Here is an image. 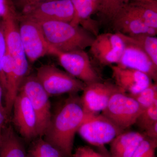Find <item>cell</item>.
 Listing matches in <instances>:
<instances>
[{
    "mask_svg": "<svg viewBox=\"0 0 157 157\" xmlns=\"http://www.w3.org/2000/svg\"><path fill=\"white\" fill-rule=\"evenodd\" d=\"M71 95L52 114L43 137L65 157H72L74 138L78 129L87 118L80 98Z\"/></svg>",
    "mask_w": 157,
    "mask_h": 157,
    "instance_id": "6da1fadb",
    "label": "cell"
},
{
    "mask_svg": "<svg viewBox=\"0 0 157 157\" xmlns=\"http://www.w3.org/2000/svg\"><path fill=\"white\" fill-rule=\"evenodd\" d=\"M46 42L54 52L85 50L90 47L94 36L79 25L60 21H36Z\"/></svg>",
    "mask_w": 157,
    "mask_h": 157,
    "instance_id": "7a4b0ae2",
    "label": "cell"
},
{
    "mask_svg": "<svg viewBox=\"0 0 157 157\" xmlns=\"http://www.w3.org/2000/svg\"><path fill=\"white\" fill-rule=\"evenodd\" d=\"M36 76L49 97L66 93L76 94L82 91L86 85L53 65H42L38 68Z\"/></svg>",
    "mask_w": 157,
    "mask_h": 157,
    "instance_id": "3957f363",
    "label": "cell"
},
{
    "mask_svg": "<svg viewBox=\"0 0 157 157\" xmlns=\"http://www.w3.org/2000/svg\"><path fill=\"white\" fill-rule=\"evenodd\" d=\"M143 110L136 100L121 91L111 97L102 114L124 131L135 124Z\"/></svg>",
    "mask_w": 157,
    "mask_h": 157,
    "instance_id": "277c9868",
    "label": "cell"
},
{
    "mask_svg": "<svg viewBox=\"0 0 157 157\" xmlns=\"http://www.w3.org/2000/svg\"><path fill=\"white\" fill-rule=\"evenodd\" d=\"M20 36L28 60L34 63L52 50L45 40L39 23L36 21L18 14Z\"/></svg>",
    "mask_w": 157,
    "mask_h": 157,
    "instance_id": "5b68a950",
    "label": "cell"
},
{
    "mask_svg": "<svg viewBox=\"0 0 157 157\" xmlns=\"http://www.w3.org/2000/svg\"><path fill=\"white\" fill-rule=\"evenodd\" d=\"M19 92L23 93L30 101L37 116L39 136L42 137L52 116L49 95L34 75L26 76Z\"/></svg>",
    "mask_w": 157,
    "mask_h": 157,
    "instance_id": "8992f818",
    "label": "cell"
},
{
    "mask_svg": "<svg viewBox=\"0 0 157 157\" xmlns=\"http://www.w3.org/2000/svg\"><path fill=\"white\" fill-rule=\"evenodd\" d=\"M17 12L2 19L4 25L7 52L13 60L19 80L22 82L29 71V62L20 36Z\"/></svg>",
    "mask_w": 157,
    "mask_h": 157,
    "instance_id": "52a82bcc",
    "label": "cell"
},
{
    "mask_svg": "<svg viewBox=\"0 0 157 157\" xmlns=\"http://www.w3.org/2000/svg\"><path fill=\"white\" fill-rule=\"evenodd\" d=\"M124 132L102 114L88 116L78 131L85 140L98 147L110 143Z\"/></svg>",
    "mask_w": 157,
    "mask_h": 157,
    "instance_id": "ba28073f",
    "label": "cell"
},
{
    "mask_svg": "<svg viewBox=\"0 0 157 157\" xmlns=\"http://www.w3.org/2000/svg\"><path fill=\"white\" fill-rule=\"evenodd\" d=\"M52 55L57 57L60 64L66 72L86 85L102 81L85 50L69 52L54 51Z\"/></svg>",
    "mask_w": 157,
    "mask_h": 157,
    "instance_id": "9c48e42d",
    "label": "cell"
},
{
    "mask_svg": "<svg viewBox=\"0 0 157 157\" xmlns=\"http://www.w3.org/2000/svg\"><path fill=\"white\" fill-rule=\"evenodd\" d=\"M21 11V15L38 21L70 22L74 16V9L70 0H48L37 3Z\"/></svg>",
    "mask_w": 157,
    "mask_h": 157,
    "instance_id": "30bf717a",
    "label": "cell"
},
{
    "mask_svg": "<svg viewBox=\"0 0 157 157\" xmlns=\"http://www.w3.org/2000/svg\"><path fill=\"white\" fill-rule=\"evenodd\" d=\"M121 34L124 42V48L116 65L142 72L156 82L157 66L135 39L132 37Z\"/></svg>",
    "mask_w": 157,
    "mask_h": 157,
    "instance_id": "8fae6325",
    "label": "cell"
},
{
    "mask_svg": "<svg viewBox=\"0 0 157 157\" xmlns=\"http://www.w3.org/2000/svg\"><path fill=\"white\" fill-rule=\"evenodd\" d=\"M13 122L19 134L27 140L39 137L38 120L30 101L19 92L13 104Z\"/></svg>",
    "mask_w": 157,
    "mask_h": 157,
    "instance_id": "7c38bea8",
    "label": "cell"
},
{
    "mask_svg": "<svg viewBox=\"0 0 157 157\" xmlns=\"http://www.w3.org/2000/svg\"><path fill=\"white\" fill-rule=\"evenodd\" d=\"M121 91L115 84L107 82L100 81L86 85L80 98L85 112L93 115L102 112L111 97Z\"/></svg>",
    "mask_w": 157,
    "mask_h": 157,
    "instance_id": "4fadbf2b",
    "label": "cell"
},
{
    "mask_svg": "<svg viewBox=\"0 0 157 157\" xmlns=\"http://www.w3.org/2000/svg\"><path fill=\"white\" fill-rule=\"evenodd\" d=\"M123 38L119 33L98 35L89 48L92 55L100 63L117 64L124 48Z\"/></svg>",
    "mask_w": 157,
    "mask_h": 157,
    "instance_id": "5bb4252c",
    "label": "cell"
},
{
    "mask_svg": "<svg viewBox=\"0 0 157 157\" xmlns=\"http://www.w3.org/2000/svg\"><path fill=\"white\" fill-rule=\"evenodd\" d=\"M116 33L129 36L146 35L155 36L157 29L147 25L135 6L129 3L114 17L112 21Z\"/></svg>",
    "mask_w": 157,
    "mask_h": 157,
    "instance_id": "9a60e30c",
    "label": "cell"
},
{
    "mask_svg": "<svg viewBox=\"0 0 157 157\" xmlns=\"http://www.w3.org/2000/svg\"><path fill=\"white\" fill-rule=\"evenodd\" d=\"M111 68L116 85L129 94L140 92L152 82L149 76L138 70L117 65H112Z\"/></svg>",
    "mask_w": 157,
    "mask_h": 157,
    "instance_id": "2e32d148",
    "label": "cell"
},
{
    "mask_svg": "<svg viewBox=\"0 0 157 157\" xmlns=\"http://www.w3.org/2000/svg\"><path fill=\"white\" fill-rule=\"evenodd\" d=\"M74 9V16L70 23L79 25L97 36L98 34L97 21L92 18L98 11V0H70Z\"/></svg>",
    "mask_w": 157,
    "mask_h": 157,
    "instance_id": "e0dca14e",
    "label": "cell"
},
{
    "mask_svg": "<svg viewBox=\"0 0 157 157\" xmlns=\"http://www.w3.org/2000/svg\"><path fill=\"white\" fill-rule=\"evenodd\" d=\"M143 134L135 132H123L110 142L111 157H132L144 139Z\"/></svg>",
    "mask_w": 157,
    "mask_h": 157,
    "instance_id": "ac0fdd59",
    "label": "cell"
},
{
    "mask_svg": "<svg viewBox=\"0 0 157 157\" xmlns=\"http://www.w3.org/2000/svg\"><path fill=\"white\" fill-rule=\"evenodd\" d=\"M0 157H27L24 145L11 125L6 126L0 141Z\"/></svg>",
    "mask_w": 157,
    "mask_h": 157,
    "instance_id": "d6986e66",
    "label": "cell"
},
{
    "mask_svg": "<svg viewBox=\"0 0 157 157\" xmlns=\"http://www.w3.org/2000/svg\"><path fill=\"white\" fill-rule=\"evenodd\" d=\"M146 25L157 29V0H131Z\"/></svg>",
    "mask_w": 157,
    "mask_h": 157,
    "instance_id": "ffe728a7",
    "label": "cell"
},
{
    "mask_svg": "<svg viewBox=\"0 0 157 157\" xmlns=\"http://www.w3.org/2000/svg\"><path fill=\"white\" fill-rule=\"evenodd\" d=\"M27 152V157H65L58 149L39 137L34 140Z\"/></svg>",
    "mask_w": 157,
    "mask_h": 157,
    "instance_id": "44dd1931",
    "label": "cell"
},
{
    "mask_svg": "<svg viewBox=\"0 0 157 157\" xmlns=\"http://www.w3.org/2000/svg\"><path fill=\"white\" fill-rule=\"evenodd\" d=\"M98 11L103 18L111 22L117 14L125 6L130 3L131 0H98Z\"/></svg>",
    "mask_w": 157,
    "mask_h": 157,
    "instance_id": "7402d4cb",
    "label": "cell"
},
{
    "mask_svg": "<svg viewBox=\"0 0 157 157\" xmlns=\"http://www.w3.org/2000/svg\"><path fill=\"white\" fill-rule=\"evenodd\" d=\"M131 37L138 43L154 63L157 66V37L146 34Z\"/></svg>",
    "mask_w": 157,
    "mask_h": 157,
    "instance_id": "603a6c76",
    "label": "cell"
},
{
    "mask_svg": "<svg viewBox=\"0 0 157 157\" xmlns=\"http://www.w3.org/2000/svg\"><path fill=\"white\" fill-rule=\"evenodd\" d=\"M128 94L136 100L144 109H146L157 102L156 82H152L146 88L137 94Z\"/></svg>",
    "mask_w": 157,
    "mask_h": 157,
    "instance_id": "cb8c5ba5",
    "label": "cell"
},
{
    "mask_svg": "<svg viewBox=\"0 0 157 157\" xmlns=\"http://www.w3.org/2000/svg\"><path fill=\"white\" fill-rule=\"evenodd\" d=\"M157 122V102L144 109L137 118L135 124L145 131L153 124Z\"/></svg>",
    "mask_w": 157,
    "mask_h": 157,
    "instance_id": "d4e9b609",
    "label": "cell"
},
{
    "mask_svg": "<svg viewBox=\"0 0 157 157\" xmlns=\"http://www.w3.org/2000/svg\"><path fill=\"white\" fill-rule=\"evenodd\" d=\"M157 140L144 137L132 157H155Z\"/></svg>",
    "mask_w": 157,
    "mask_h": 157,
    "instance_id": "484cf974",
    "label": "cell"
},
{
    "mask_svg": "<svg viewBox=\"0 0 157 157\" xmlns=\"http://www.w3.org/2000/svg\"><path fill=\"white\" fill-rule=\"evenodd\" d=\"M7 46L2 21H0V85L2 88L4 97L6 90V77L3 70V60L7 53Z\"/></svg>",
    "mask_w": 157,
    "mask_h": 157,
    "instance_id": "4316f807",
    "label": "cell"
},
{
    "mask_svg": "<svg viewBox=\"0 0 157 157\" xmlns=\"http://www.w3.org/2000/svg\"><path fill=\"white\" fill-rule=\"evenodd\" d=\"M72 157H104L101 152H98L88 146H80L76 149Z\"/></svg>",
    "mask_w": 157,
    "mask_h": 157,
    "instance_id": "83f0119b",
    "label": "cell"
},
{
    "mask_svg": "<svg viewBox=\"0 0 157 157\" xmlns=\"http://www.w3.org/2000/svg\"><path fill=\"white\" fill-rule=\"evenodd\" d=\"M17 12L13 0H0V17L2 19L8 14Z\"/></svg>",
    "mask_w": 157,
    "mask_h": 157,
    "instance_id": "f1b7e54d",
    "label": "cell"
},
{
    "mask_svg": "<svg viewBox=\"0 0 157 157\" xmlns=\"http://www.w3.org/2000/svg\"><path fill=\"white\" fill-rule=\"evenodd\" d=\"M9 118L4 109L0 108V141L2 138L3 131L8 124Z\"/></svg>",
    "mask_w": 157,
    "mask_h": 157,
    "instance_id": "f546056e",
    "label": "cell"
},
{
    "mask_svg": "<svg viewBox=\"0 0 157 157\" xmlns=\"http://www.w3.org/2000/svg\"><path fill=\"white\" fill-rule=\"evenodd\" d=\"M17 2L15 4L19 6L20 8H21V11L23 9L33 6L37 3L44 2V1H48V0H15Z\"/></svg>",
    "mask_w": 157,
    "mask_h": 157,
    "instance_id": "4dcf8cb0",
    "label": "cell"
},
{
    "mask_svg": "<svg viewBox=\"0 0 157 157\" xmlns=\"http://www.w3.org/2000/svg\"><path fill=\"white\" fill-rule=\"evenodd\" d=\"M145 137L151 140H156L157 139V122L151 126L150 127L145 130Z\"/></svg>",
    "mask_w": 157,
    "mask_h": 157,
    "instance_id": "1f68e13d",
    "label": "cell"
},
{
    "mask_svg": "<svg viewBox=\"0 0 157 157\" xmlns=\"http://www.w3.org/2000/svg\"><path fill=\"white\" fill-rule=\"evenodd\" d=\"M0 108L5 110L4 105V93H3V89L1 85H0Z\"/></svg>",
    "mask_w": 157,
    "mask_h": 157,
    "instance_id": "d6a6232c",
    "label": "cell"
},
{
    "mask_svg": "<svg viewBox=\"0 0 157 157\" xmlns=\"http://www.w3.org/2000/svg\"><path fill=\"white\" fill-rule=\"evenodd\" d=\"M99 147L100 150V152H101L104 156V157H111L110 154L106 150L104 146L101 147Z\"/></svg>",
    "mask_w": 157,
    "mask_h": 157,
    "instance_id": "836d02e7",
    "label": "cell"
},
{
    "mask_svg": "<svg viewBox=\"0 0 157 157\" xmlns=\"http://www.w3.org/2000/svg\"><path fill=\"white\" fill-rule=\"evenodd\" d=\"M2 20V18H1V17H0V21H1Z\"/></svg>",
    "mask_w": 157,
    "mask_h": 157,
    "instance_id": "e575fe53",
    "label": "cell"
}]
</instances>
